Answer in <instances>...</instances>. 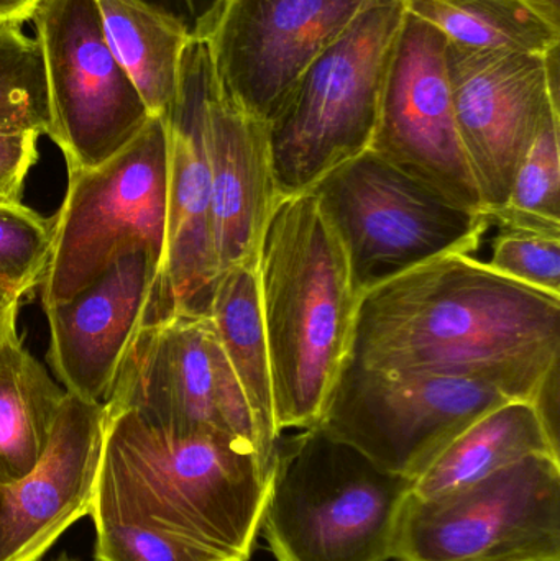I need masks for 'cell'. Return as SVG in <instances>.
<instances>
[{
  "mask_svg": "<svg viewBox=\"0 0 560 561\" xmlns=\"http://www.w3.org/2000/svg\"><path fill=\"white\" fill-rule=\"evenodd\" d=\"M276 440L260 533L276 561H390L413 480L324 428Z\"/></svg>",
  "mask_w": 560,
  "mask_h": 561,
  "instance_id": "cell-4",
  "label": "cell"
},
{
  "mask_svg": "<svg viewBox=\"0 0 560 561\" xmlns=\"http://www.w3.org/2000/svg\"><path fill=\"white\" fill-rule=\"evenodd\" d=\"M559 376H560V363L552 366L549 369L546 378L542 379L541 386H539L536 394L533 396L532 404L535 405L536 412H538L539 421H541L542 427H545L546 434H548L549 440L560 450L559 444Z\"/></svg>",
  "mask_w": 560,
  "mask_h": 561,
  "instance_id": "cell-31",
  "label": "cell"
},
{
  "mask_svg": "<svg viewBox=\"0 0 560 561\" xmlns=\"http://www.w3.org/2000/svg\"><path fill=\"white\" fill-rule=\"evenodd\" d=\"M372 2L227 0L206 39L220 91L266 124Z\"/></svg>",
  "mask_w": 560,
  "mask_h": 561,
  "instance_id": "cell-14",
  "label": "cell"
},
{
  "mask_svg": "<svg viewBox=\"0 0 560 561\" xmlns=\"http://www.w3.org/2000/svg\"><path fill=\"white\" fill-rule=\"evenodd\" d=\"M53 561H79V560L72 559V557H68V556H66V553H62V556H59L58 559L53 560Z\"/></svg>",
  "mask_w": 560,
  "mask_h": 561,
  "instance_id": "cell-35",
  "label": "cell"
},
{
  "mask_svg": "<svg viewBox=\"0 0 560 561\" xmlns=\"http://www.w3.org/2000/svg\"><path fill=\"white\" fill-rule=\"evenodd\" d=\"M206 145L219 272L256 268L263 232L279 201L268 130L220 91L216 72L207 92Z\"/></svg>",
  "mask_w": 560,
  "mask_h": 561,
  "instance_id": "cell-18",
  "label": "cell"
},
{
  "mask_svg": "<svg viewBox=\"0 0 560 561\" xmlns=\"http://www.w3.org/2000/svg\"><path fill=\"white\" fill-rule=\"evenodd\" d=\"M535 455L559 458L532 401H508L460 431L413 480L411 496L453 493Z\"/></svg>",
  "mask_w": 560,
  "mask_h": 561,
  "instance_id": "cell-19",
  "label": "cell"
},
{
  "mask_svg": "<svg viewBox=\"0 0 560 561\" xmlns=\"http://www.w3.org/2000/svg\"><path fill=\"white\" fill-rule=\"evenodd\" d=\"M393 561H560V460L535 455L441 496L410 497Z\"/></svg>",
  "mask_w": 560,
  "mask_h": 561,
  "instance_id": "cell-8",
  "label": "cell"
},
{
  "mask_svg": "<svg viewBox=\"0 0 560 561\" xmlns=\"http://www.w3.org/2000/svg\"><path fill=\"white\" fill-rule=\"evenodd\" d=\"M449 45L476 51L549 55L560 45V13L535 0H403Z\"/></svg>",
  "mask_w": 560,
  "mask_h": 561,
  "instance_id": "cell-22",
  "label": "cell"
},
{
  "mask_svg": "<svg viewBox=\"0 0 560 561\" xmlns=\"http://www.w3.org/2000/svg\"><path fill=\"white\" fill-rule=\"evenodd\" d=\"M181 30L187 38L207 39L227 0H135Z\"/></svg>",
  "mask_w": 560,
  "mask_h": 561,
  "instance_id": "cell-30",
  "label": "cell"
},
{
  "mask_svg": "<svg viewBox=\"0 0 560 561\" xmlns=\"http://www.w3.org/2000/svg\"><path fill=\"white\" fill-rule=\"evenodd\" d=\"M447 39L407 12L385 76L370 150L456 206L483 213L454 112Z\"/></svg>",
  "mask_w": 560,
  "mask_h": 561,
  "instance_id": "cell-12",
  "label": "cell"
},
{
  "mask_svg": "<svg viewBox=\"0 0 560 561\" xmlns=\"http://www.w3.org/2000/svg\"><path fill=\"white\" fill-rule=\"evenodd\" d=\"M68 392L23 345L16 325L0 336V484L22 480L48 447Z\"/></svg>",
  "mask_w": 560,
  "mask_h": 561,
  "instance_id": "cell-21",
  "label": "cell"
},
{
  "mask_svg": "<svg viewBox=\"0 0 560 561\" xmlns=\"http://www.w3.org/2000/svg\"><path fill=\"white\" fill-rule=\"evenodd\" d=\"M168 164L167 122L153 115L111 160L68 171L39 284L43 310L65 302L135 250H150L164 265Z\"/></svg>",
  "mask_w": 560,
  "mask_h": 561,
  "instance_id": "cell-7",
  "label": "cell"
},
{
  "mask_svg": "<svg viewBox=\"0 0 560 561\" xmlns=\"http://www.w3.org/2000/svg\"><path fill=\"white\" fill-rule=\"evenodd\" d=\"M487 214L499 232L483 263L505 278L560 297V222L510 206Z\"/></svg>",
  "mask_w": 560,
  "mask_h": 561,
  "instance_id": "cell-24",
  "label": "cell"
},
{
  "mask_svg": "<svg viewBox=\"0 0 560 561\" xmlns=\"http://www.w3.org/2000/svg\"><path fill=\"white\" fill-rule=\"evenodd\" d=\"M508 401L473 379L345 362L318 425L384 470L414 480L460 431Z\"/></svg>",
  "mask_w": 560,
  "mask_h": 561,
  "instance_id": "cell-10",
  "label": "cell"
},
{
  "mask_svg": "<svg viewBox=\"0 0 560 561\" xmlns=\"http://www.w3.org/2000/svg\"><path fill=\"white\" fill-rule=\"evenodd\" d=\"M95 561H239L178 534L134 524H99Z\"/></svg>",
  "mask_w": 560,
  "mask_h": 561,
  "instance_id": "cell-28",
  "label": "cell"
},
{
  "mask_svg": "<svg viewBox=\"0 0 560 561\" xmlns=\"http://www.w3.org/2000/svg\"><path fill=\"white\" fill-rule=\"evenodd\" d=\"M347 362L473 379L532 401L560 363V297L476 256H439L361 297Z\"/></svg>",
  "mask_w": 560,
  "mask_h": 561,
  "instance_id": "cell-1",
  "label": "cell"
},
{
  "mask_svg": "<svg viewBox=\"0 0 560 561\" xmlns=\"http://www.w3.org/2000/svg\"><path fill=\"white\" fill-rule=\"evenodd\" d=\"M207 316L249 402L263 463L272 470L279 434L273 411L272 369L256 268L236 266L220 273Z\"/></svg>",
  "mask_w": 560,
  "mask_h": 561,
  "instance_id": "cell-20",
  "label": "cell"
},
{
  "mask_svg": "<svg viewBox=\"0 0 560 561\" xmlns=\"http://www.w3.org/2000/svg\"><path fill=\"white\" fill-rule=\"evenodd\" d=\"M506 206L560 222V115L552 108L523 157Z\"/></svg>",
  "mask_w": 560,
  "mask_h": 561,
  "instance_id": "cell-27",
  "label": "cell"
},
{
  "mask_svg": "<svg viewBox=\"0 0 560 561\" xmlns=\"http://www.w3.org/2000/svg\"><path fill=\"white\" fill-rule=\"evenodd\" d=\"M45 65L35 38L20 25H0V128L49 134Z\"/></svg>",
  "mask_w": 560,
  "mask_h": 561,
  "instance_id": "cell-25",
  "label": "cell"
},
{
  "mask_svg": "<svg viewBox=\"0 0 560 561\" xmlns=\"http://www.w3.org/2000/svg\"><path fill=\"white\" fill-rule=\"evenodd\" d=\"M42 0H0V25H20L32 19L36 5Z\"/></svg>",
  "mask_w": 560,
  "mask_h": 561,
  "instance_id": "cell-32",
  "label": "cell"
},
{
  "mask_svg": "<svg viewBox=\"0 0 560 561\" xmlns=\"http://www.w3.org/2000/svg\"><path fill=\"white\" fill-rule=\"evenodd\" d=\"M104 409H132L171 431L229 435L266 467L249 402L207 313L173 312L147 323L132 342Z\"/></svg>",
  "mask_w": 560,
  "mask_h": 561,
  "instance_id": "cell-11",
  "label": "cell"
},
{
  "mask_svg": "<svg viewBox=\"0 0 560 561\" xmlns=\"http://www.w3.org/2000/svg\"><path fill=\"white\" fill-rule=\"evenodd\" d=\"M270 470L219 432H178L132 409L105 411L91 517L178 534L250 561L268 497Z\"/></svg>",
  "mask_w": 560,
  "mask_h": 561,
  "instance_id": "cell-2",
  "label": "cell"
},
{
  "mask_svg": "<svg viewBox=\"0 0 560 561\" xmlns=\"http://www.w3.org/2000/svg\"><path fill=\"white\" fill-rule=\"evenodd\" d=\"M535 2L541 3L542 7L552 10V12L560 13V0H535Z\"/></svg>",
  "mask_w": 560,
  "mask_h": 561,
  "instance_id": "cell-34",
  "label": "cell"
},
{
  "mask_svg": "<svg viewBox=\"0 0 560 561\" xmlns=\"http://www.w3.org/2000/svg\"><path fill=\"white\" fill-rule=\"evenodd\" d=\"M173 312L163 262L150 250H135L45 309L49 365L66 392L104 404L137 333Z\"/></svg>",
  "mask_w": 560,
  "mask_h": 561,
  "instance_id": "cell-15",
  "label": "cell"
},
{
  "mask_svg": "<svg viewBox=\"0 0 560 561\" xmlns=\"http://www.w3.org/2000/svg\"><path fill=\"white\" fill-rule=\"evenodd\" d=\"M30 20L45 65L48 137L68 171L99 167L153 115L115 59L95 0H42Z\"/></svg>",
  "mask_w": 560,
  "mask_h": 561,
  "instance_id": "cell-9",
  "label": "cell"
},
{
  "mask_svg": "<svg viewBox=\"0 0 560 561\" xmlns=\"http://www.w3.org/2000/svg\"><path fill=\"white\" fill-rule=\"evenodd\" d=\"M341 240L358 296L439 256L472 255L492 220L413 180L374 150L309 190Z\"/></svg>",
  "mask_w": 560,
  "mask_h": 561,
  "instance_id": "cell-6",
  "label": "cell"
},
{
  "mask_svg": "<svg viewBox=\"0 0 560 561\" xmlns=\"http://www.w3.org/2000/svg\"><path fill=\"white\" fill-rule=\"evenodd\" d=\"M104 427V404L66 394L36 467L0 484V561H38L91 514Z\"/></svg>",
  "mask_w": 560,
  "mask_h": 561,
  "instance_id": "cell-17",
  "label": "cell"
},
{
  "mask_svg": "<svg viewBox=\"0 0 560 561\" xmlns=\"http://www.w3.org/2000/svg\"><path fill=\"white\" fill-rule=\"evenodd\" d=\"M19 300L0 293V336L16 325V312H19Z\"/></svg>",
  "mask_w": 560,
  "mask_h": 561,
  "instance_id": "cell-33",
  "label": "cell"
},
{
  "mask_svg": "<svg viewBox=\"0 0 560 561\" xmlns=\"http://www.w3.org/2000/svg\"><path fill=\"white\" fill-rule=\"evenodd\" d=\"M213 78L206 39L187 43L176 98L164 117L170 147L164 279L174 312L207 313L220 275L206 145L207 92Z\"/></svg>",
  "mask_w": 560,
  "mask_h": 561,
  "instance_id": "cell-16",
  "label": "cell"
},
{
  "mask_svg": "<svg viewBox=\"0 0 560 561\" xmlns=\"http://www.w3.org/2000/svg\"><path fill=\"white\" fill-rule=\"evenodd\" d=\"M42 134L25 128H0V203L22 204L26 180L38 163Z\"/></svg>",
  "mask_w": 560,
  "mask_h": 561,
  "instance_id": "cell-29",
  "label": "cell"
},
{
  "mask_svg": "<svg viewBox=\"0 0 560 561\" xmlns=\"http://www.w3.org/2000/svg\"><path fill=\"white\" fill-rule=\"evenodd\" d=\"M53 245V217L23 204L0 203V293L22 300L45 278Z\"/></svg>",
  "mask_w": 560,
  "mask_h": 561,
  "instance_id": "cell-26",
  "label": "cell"
},
{
  "mask_svg": "<svg viewBox=\"0 0 560 561\" xmlns=\"http://www.w3.org/2000/svg\"><path fill=\"white\" fill-rule=\"evenodd\" d=\"M446 56L460 140L490 213L508 203L523 157L559 108V49L476 51L447 43Z\"/></svg>",
  "mask_w": 560,
  "mask_h": 561,
  "instance_id": "cell-13",
  "label": "cell"
},
{
  "mask_svg": "<svg viewBox=\"0 0 560 561\" xmlns=\"http://www.w3.org/2000/svg\"><path fill=\"white\" fill-rule=\"evenodd\" d=\"M404 15L403 0H374L266 122L279 197L308 193L329 171L370 148Z\"/></svg>",
  "mask_w": 560,
  "mask_h": 561,
  "instance_id": "cell-5",
  "label": "cell"
},
{
  "mask_svg": "<svg viewBox=\"0 0 560 561\" xmlns=\"http://www.w3.org/2000/svg\"><path fill=\"white\" fill-rule=\"evenodd\" d=\"M105 38L118 65L155 117H167L180 84L181 59L191 42L163 16L135 0H95Z\"/></svg>",
  "mask_w": 560,
  "mask_h": 561,
  "instance_id": "cell-23",
  "label": "cell"
},
{
  "mask_svg": "<svg viewBox=\"0 0 560 561\" xmlns=\"http://www.w3.org/2000/svg\"><path fill=\"white\" fill-rule=\"evenodd\" d=\"M278 434L319 424L347 362L361 296L311 193L279 197L256 260Z\"/></svg>",
  "mask_w": 560,
  "mask_h": 561,
  "instance_id": "cell-3",
  "label": "cell"
}]
</instances>
